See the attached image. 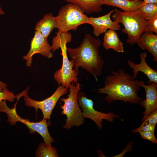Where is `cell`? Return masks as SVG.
<instances>
[{
    "instance_id": "d6986e66",
    "label": "cell",
    "mask_w": 157,
    "mask_h": 157,
    "mask_svg": "<svg viewBox=\"0 0 157 157\" xmlns=\"http://www.w3.org/2000/svg\"><path fill=\"white\" fill-rule=\"evenodd\" d=\"M138 10L149 21L157 16V3H142Z\"/></svg>"
},
{
    "instance_id": "4fadbf2b",
    "label": "cell",
    "mask_w": 157,
    "mask_h": 157,
    "mask_svg": "<svg viewBox=\"0 0 157 157\" xmlns=\"http://www.w3.org/2000/svg\"><path fill=\"white\" fill-rule=\"evenodd\" d=\"M141 61L138 64L134 63L132 61L127 60L128 64L129 67L133 69V78L135 79L139 72L144 73L148 78V84L151 82L157 83V71L150 67L147 63L146 58L147 57L146 52H142L140 55Z\"/></svg>"
},
{
    "instance_id": "7a4b0ae2",
    "label": "cell",
    "mask_w": 157,
    "mask_h": 157,
    "mask_svg": "<svg viewBox=\"0 0 157 157\" xmlns=\"http://www.w3.org/2000/svg\"><path fill=\"white\" fill-rule=\"evenodd\" d=\"M101 44V40L90 34H86L82 42L78 47L67 48V51L74 65V69L79 73L78 68L81 67L97 77L102 72L104 62L99 54Z\"/></svg>"
},
{
    "instance_id": "5bb4252c",
    "label": "cell",
    "mask_w": 157,
    "mask_h": 157,
    "mask_svg": "<svg viewBox=\"0 0 157 157\" xmlns=\"http://www.w3.org/2000/svg\"><path fill=\"white\" fill-rule=\"evenodd\" d=\"M137 43L142 49L147 50L153 56V61L157 62V34L145 32L139 38Z\"/></svg>"
},
{
    "instance_id": "44dd1931",
    "label": "cell",
    "mask_w": 157,
    "mask_h": 157,
    "mask_svg": "<svg viewBox=\"0 0 157 157\" xmlns=\"http://www.w3.org/2000/svg\"><path fill=\"white\" fill-rule=\"evenodd\" d=\"M16 98V96L13 92L9 91L6 87L3 89V92L0 91V102L2 100L7 101L13 102Z\"/></svg>"
},
{
    "instance_id": "8992f818",
    "label": "cell",
    "mask_w": 157,
    "mask_h": 157,
    "mask_svg": "<svg viewBox=\"0 0 157 157\" xmlns=\"http://www.w3.org/2000/svg\"><path fill=\"white\" fill-rule=\"evenodd\" d=\"M81 86L79 83L76 84V85L72 83L68 88L69 93L68 97L60 99V101L64 103V105L60 107L62 110L61 112L67 117L66 123L63 127L68 130L73 126H81L85 121L78 101L77 96L81 89Z\"/></svg>"
},
{
    "instance_id": "9c48e42d",
    "label": "cell",
    "mask_w": 157,
    "mask_h": 157,
    "mask_svg": "<svg viewBox=\"0 0 157 157\" xmlns=\"http://www.w3.org/2000/svg\"><path fill=\"white\" fill-rule=\"evenodd\" d=\"M77 98L79 105L83 110L82 115L83 117L92 119L99 129H101L103 127L102 122L103 119L112 122L113 121L114 117L119 118V116L114 113H105L95 110L93 107L92 101L88 98L84 92L78 93Z\"/></svg>"
},
{
    "instance_id": "f1b7e54d",
    "label": "cell",
    "mask_w": 157,
    "mask_h": 157,
    "mask_svg": "<svg viewBox=\"0 0 157 157\" xmlns=\"http://www.w3.org/2000/svg\"><path fill=\"white\" fill-rule=\"evenodd\" d=\"M63 0L64 1H66V0Z\"/></svg>"
},
{
    "instance_id": "52a82bcc",
    "label": "cell",
    "mask_w": 157,
    "mask_h": 157,
    "mask_svg": "<svg viewBox=\"0 0 157 157\" xmlns=\"http://www.w3.org/2000/svg\"><path fill=\"white\" fill-rule=\"evenodd\" d=\"M14 107L10 108L7 105L6 101L2 100L0 102V112L6 114L8 118L7 122L12 125H15L17 122H21L27 126L31 134L37 132L43 138L44 143L48 146L52 147L51 143L54 142V139L50 135L48 128L47 119L43 117L42 120L38 122H31L27 119H23L17 114L16 110V105Z\"/></svg>"
},
{
    "instance_id": "5b68a950",
    "label": "cell",
    "mask_w": 157,
    "mask_h": 157,
    "mask_svg": "<svg viewBox=\"0 0 157 157\" xmlns=\"http://www.w3.org/2000/svg\"><path fill=\"white\" fill-rule=\"evenodd\" d=\"M55 26L58 31L67 33L71 30L76 31L82 24H89L88 17L77 5L72 3L63 6L55 17Z\"/></svg>"
},
{
    "instance_id": "603a6c76",
    "label": "cell",
    "mask_w": 157,
    "mask_h": 157,
    "mask_svg": "<svg viewBox=\"0 0 157 157\" xmlns=\"http://www.w3.org/2000/svg\"><path fill=\"white\" fill-rule=\"evenodd\" d=\"M157 123V109L152 111L147 117L140 126L147 124H154L156 125Z\"/></svg>"
},
{
    "instance_id": "7c38bea8",
    "label": "cell",
    "mask_w": 157,
    "mask_h": 157,
    "mask_svg": "<svg viewBox=\"0 0 157 157\" xmlns=\"http://www.w3.org/2000/svg\"><path fill=\"white\" fill-rule=\"evenodd\" d=\"M140 86L143 88L146 93L145 99L141 100L139 103L145 108V110L142 113V122L152 111L157 109V83L152 82L146 85L144 83Z\"/></svg>"
},
{
    "instance_id": "e0dca14e",
    "label": "cell",
    "mask_w": 157,
    "mask_h": 157,
    "mask_svg": "<svg viewBox=\"0 0 157 157\" xmlns=\"http://www.w3.org/2000/svg\"><path fill=\"white\" fill-rule=\"evenodd\" d=\"M142 2L141 0H104V5L116 7L124 12L137 11Z\"/></svg>"
},
{
    "instance_id": "cb8c5ba5",
    "label": "cell",
    "mask_w": 157,
    "mask_h": 157,
    "mask_svg": "<svg viewBox=\"0 0 157 157\" xmlns=\"http://www.w3.org/2000/svg\"><path fill=\"white\" fill-rule=\"evenodd\" d=\"M139 132L142 138L148 140L153 143H157V140L155 136L154 133L142 131H140Z\"/></svg>"
},
{
    "instance_id": "ba28073f",
    "label": "cell",
    "mask_w": 157,
    "mask_h": 157,
    "mask_svg": "<svg viewBox=\"0 0 157 157\" xmlns=\"http://www.w3.org/2000/svg\"><path fill=\"white\" fill-rule=\"evenodd\" d=\"M29 87L16 96L19 98L24 97L25 104L28 107H34L36 111L40 109L42 113L43 117L49 120L52 111L58 101L62 95L67 93L68 88L63 85H59L55 91L50 97L41 101L34 100L28 96L27 92Z\"/></svg>"
},
{
    "instance_id": "2e32d148",
    "label": "cell",
    "mask_w": 157,
    "mask_h": 157,
    "mask_svg": "<svg viewBox=\"0 0 157 157\" xmlns=\"http://www.w3.org/2000/svg\"><path fill=\"white\" fill-rule=\"evenodd\" d=\"M104 0H66V1L77 5L84 13L90 14L93 13H99L102 10L101 6Z\"/></svg>"
},
{
    "instance_id": "ac0fdd59",
    "label": "cell",
    "mask_w": 157,
    "mask_h": 157,
    "mask_svg": "<svg viewBox=\"0 0 157 157\" xmlns=\"http://www.w3.org/2000/svg\"><path fill=\"white\" fill-rule=\"evenodd\" d=\"M55 26V17L52 13H48L45 14L42 19L36 24L35 29L40 31L45 38L47 39Z\"/></svg>"
},
{
    "instance_id": "83f0119b",
    "label": "cell",
    "mask_w": 157,
    "mask_h": 157,
    "mask_svg": "<svg viewBox=\"0 0 157 157\" xmlns=\"http://www.w3.org/2000/svg\"><path fill=\"white\" fill-rule=\"evenodd\" d=\"M4 12L3 10L1 9V7L0 6V15H2L4 14Z\"/></svg>"
},
{
    "instance_id": "277c9868",
    "label": "cell",
    "mask_w": 157,
    "mask_h": 157,
    "mask_svg": "<svg viewBox=\"0 0 157 157\" xmlns=\"http://www.w3.org/2000/svg\"><path fill=\"white\" fill-rule=\"evenodd\" d=\"M112 16L113 21L123 24L122 33H126L128 38L126 42L131 44L137 43L141 35L145 32L148 21L137 10L134 12H122L117 8Z\"/></svg>"
},
{
    "instance_id": "ffe728a7",
    "label": "cell",
    "mask_w": 157,
    "mask_h": 157,
    "mask_svg": "<svg viewBox=\"0 0 157 157\" xmlns=\"http://www.w3.org/2000/svg\"><path fill=\"white\" fill-rule=\"evenodd\" d=\"M36 157H58L55 147H50L47 146L44 142H42L39 145L35 153Z\"/></svg>"
},
{
    "instance_id": "7402d4cb",
    "label": "cell",
    "mask_w": 157,
    "mask_h": 157,
    "mask_svg": "<svg viewBox=\"0 0 157 157\" xmlns=\"http://www.w3.org/2000/svg\"><path fill=\"white\" fill-rule=\"evenodd\" d=\"M145 32H151L157 34V16L148 21Z\"/></svg>"
},
{
    "instance_id": "9a60e30c",
    "label": "cell",
    "mask_w": 157,
    "mask_h": 157,
    "mask_svg": "<svg viewBox=\"0 0 157 157\" xmlns=\"http://www.w3.org/2000/svg\"><path fill=\"white\" fill-rule=\"evenodd\" d=\"M103 46L106 50L112 49L118 53H124L123 44L115 31L109 29L104 33Z\"/></svg>"
},
{
    "instance_id": "6da1fadb",
    "label": "cell",
    "mask_w": 157,
    "mask_h": 157,
    "mask_svg": "<svg viewBox=\"0 0 157 157\" xmlns=\"http://www.w3.org/2000/svg\"><path fill=\"white\" fill-rule=\"evenodd\" d=\"M111 74L105 78L104 87L97 89L98 93L107 94L105 100L109 104L120 100L132 104H139L143 99L137 93L143 81L135 80L129 74L121 69L117 72H111Z\"/></svg>"
},
{
    "instance_id": "8fae6325",
    "label": "cell",
    "mask_w": 157,
    "mask_h": 157,
    "mask_svg": "<svg viewBox=\"0 0 157 157\" xmlns=\"http://www.w3.org/2000/svg\"><path fill=\"white\" fill-rule=\"evenodd\" d=\"M114 12V10H112L108 14L101 17H88L89 24L92 26L93 33L95 37H99L108 29L115 31L120 29L119 24L112 21L110 18V15Z\"/></svg>"
},
{
    "instance_id": "30bf717a",
    "label": "cell",
    "mask_w": 157,
    "mask_h": 157,
    "mask_svg": "<svg viewBox=\"0 0 157 157\" xmlns=\"http://www.w3.org/2000/svg\"><path fill=\"white\" fill-rule=\"evenodd\" d=\"M51 46L48 41L39 31H35L34 35L31 41L30 49L23 59L26 61L27 66L31 67L32 63V57L35 54L38 53L48 58L53 57Z\"/></svg>"
},
{
    "instance_id": "4316f807",
    "label": "cell",
    "mask_w": 157,
    "mask_h": 157,
    "mask_svg": "<svg viewBox=\"0 0 157 157\" xmlns=\"http://www.w3.org/2000/svg\"><path fill=\"white\" fill-rule=\"evenodd\" d=\"M7 85L6 84L0 81V91L3 92V89L5 88H6Z\"/></svg>"
},
{
    "instance_id": "d4e9b609",
    "label": "cell",
    "mask_w": 157,
    "mask_h": 157,
    "mask_svg": "<svg viewBox=\"0 0 157 157\" xmlns=\"http://www.w3.org/2000/svg\"><path fill=\"white\" fill-rule=\"evenodd\" d=\"M156 125L154 124H147L131 131L134 133L139 132L140 131H150L154 133Z\"/></svg>"
},
{
    "instance_id": "484cf974",
    "label": "cell",
    "mask_w": 157,
    "mask_h": 157,
    "mask_svg": "<svg viewBox=\"0 0 157 157\" xmlns=\"http://www.w3.org/2000/svg\"><path fill=\"white\" fill-rule=\"evenodd\" d=\"M147 3H157V0H143L142 4Z\"/></svg>"
},
{
    "instance_id": "3957f363",
    "label": "cell",
    "mask_w": 157,
    "mask_h": 157,
    "mask_svg": "<svg viewBox=\"0 0 157 157\" xmlns=\"http://www.w3.org/2000/svg\"><path fill=\"white\" fill-rule=\"evenodd\" d=\"M56 35L52 39L51 46L52 53L60 49L61 54L63 57L61 68L55 72L54 79L59 85L64 86L68 89L71 83H78V76L79 72L74 69V63L71 60L69 61L67 54V44L71 41L72 35L70 32H62L58 31Z\"/></svg>"
}]
</instances>
